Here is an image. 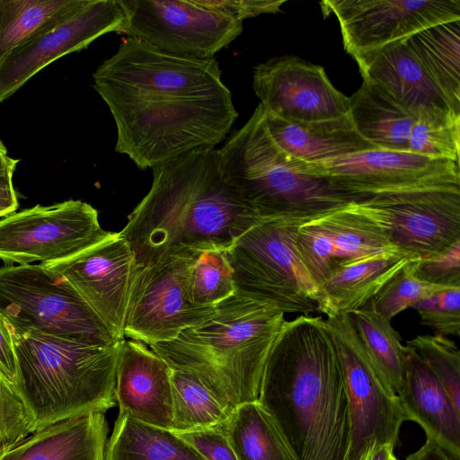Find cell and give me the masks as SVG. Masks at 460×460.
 Wrapping results in <instances>:
<instances>
[{
	"instance_id": "obj_12",
	"label": "cell",
	"mask_w": 460,
	"mask_h": 460,
	"mask_svg": "<svg viewBox=\"0 0 460 460\" xmlns=\"http://www.w3.org/2000/svg\"><path fill=\"white\" fill-rule=\"evenodd\" d=\"M324 321L341 365L349 409L347 460H359L374 442L395 447L400 428L408 420L397 395L374 370L349 314L340 312Z\"/></svg>"
},
{
	"instance_id": "obj_8",
	"label": "cell",
	"mask_w": 460,
	"mask_h": 460,
	"mask_svg": "<svg viewBox=\"0 0 460 460\" xmlns=\"http://www.w3.org/2000/svg\"><path fill=\"white\" fill-rule=\"evenodd\" d=\"M0 312L41 332L81 343L119 341L75 288L42 263L0 267Z\"/></svg>"
},
{
	"instance_id": "obj_22",
	"label": "cell",
	"mask_w": 460,
	"mask_h": 460,
	"mask_svg": "<svg viewBox=\"0 0 460 460\" xmlns=\"http://www.w3.org/2000/svg\"><path fill=\"white\" fill-rule=\"evenodd\" d=\"M265 122L271 137L284 152L310 164L377 149L356 131L349 115L294 122L265 112Z\"/></svg>"
},
{
	"instance_id": "obj_3",
	"label": "cell",
	"mask_w": 460,
	"mask_h": 460,
	"mask_svg": "<svg viewBox=\"0 0 460 460\" xmlns=\"http://www.w3.org/2000/svg\"><path fill=\"white\" fill-rule=\"evenodd\" d=\"M259 402L296 460H347L348 398L323 316L299 314L285 321L266 362Z\"/></svg>"
},
{
	"instance_id": "obj_5",
	"label": "cell",
	"mask_w": 460,
	"mask_h": 460,
	"mask_svg": "<svg viewBox=\"0 0 460 460\" xmlns=\"http://www.w3.org/2000/svg\"><path fill=\"white\" fill-rule=\"evenodd\" d=\"M14 348L19 392L37 430L116 404L119 342L81 343L32 329L0 312ZM36 430V431H37Z\"/></svg>"
},
{
	"instance_id": "obj_42",
	"label": "cell",
	"mask_w": 460,
	"mask_h": 460,
	"mask_svg": "<svg viewBox=\"0 0 460 460\" xmlns=\"http://www.w3.org/2000/svg\"><path fill=\"white\" fill-rule=\"evenodd\" d=\"M0 371L15 385L18 367L13 345L0 318Z\"/></svg>"
},
{
	"instance_id": "obj_34",
	"label": "cell",
	"mask_w": 460,
	"mask_h": 460,
	"mask_svg": "<svg viewBox=\"0 0 460 460\" xmlns=\"http://www.w3.org/2000/svg\"><path fill=\"white\" fill-rule=\"evenodd\" d=\"M405 345L425 362L460 411V351L457 345L441 334L417 335Z\"/></svg>"
},
{
	"instance_id": "obj_29",
	"label": "cell",
	"mask_w": 460,
	"mask_h": 460,
	"mask_svg": "<svg viewBox=\"0 0 460 460\" xmlns=\"http://www.w3.org/2000/svg\"><path fill=\"white\" fill-rule=\"evenodd\" d=\"M222 429L238 460H296L275 421L259 402L235 406Z\"/></svg>"
},
{
	"instance_id": "obj_35",
	"label": "cell",
	"mask_w": 460,
	"mask_h": 460,
	"mask_svg": "<svg viewBox=\"0 0 460 460\" xmlns=\"http://www.w3.org/2000/svg\"><path fill=\"white\" fill-rule=\"evenodd\" d=\"M190 293L192 302L200 306H215L235 293L224 252L207 251L199 254L190 271Z\"/></svg>"
},
{
	"instance_id": "obj_7",
	"label": "cell",
	"mask_w": 460,
	"mask_h": 460,
	"mask_svg": "<svg viewBox=\"0 0 460 460\" xmlns=\"http://www.w3.org/2000/svg\"><path fill=\"white\" fill-rule=\"evenodd\" d=\"M304 221L263 218L225 251L235 292L276 305L285 314L318 312L319 288L303 265L296 234Z\"/></svg>"
},
{
	"instance_id": "obj_40",
	"label": "cell",
	"mask_w": 460,
	"mask_h": 460,
	"mask_svg": "<svg viewBox=\"0 0 460 460\" xmlns=\"http://www.w3.org/2000/svg\"><path fill=\"white\" fill-rule=\"evenodd\" d=\"M176 434L194 447L205 460H238L222 426Z\"/></svg>"
},
{
	"instance_id": "obj_39",
	"label": "cell",
	"mask_w": 460,
	"mask_h": 460,
	"mask_svg": "<svg viewBox=\"0 0 460 460\" xmlns=\"http://www.w3.org/2000/svg\"><path fill=\"white\" fill-rule=\"evenodd\" d=\"M413 269L421 280L446 288H460V242L438 255L414 261Z\"/></svg>"
},
{
	"instance_id": "obj_44",
	"label": "cell",
	"mask_w": 460,
	"mask_h": 460,
	"mask_svg": "<svg viewBox=\"0 0 460 460\" xmlns=\"http://www.w3.org/2000/svg\"><path fill=\"white\" fill-rule=\"evenodd\" d=\"M406 460H460V456L452 454L436 441L427 438L422 447L408 456Z\"/></svg>"
},
{
	"instance_id": "obj_9",
	"label": "cell",
	"mask_w": 460,
	"mask_h": 460,
	"mask_svg": "<svg viewBox=\"0 0 460 460\" xmlns=\"http://www.w3.org/2000/svg\"><path fill=\"white\" fill-rule=\"evenodd\" d=\"M199 253L172 255L150 266L137 265L124 338L149 346L171 341L214 314L215 306H200L190 298V271Z\"/></svg>"
},
{
	"instance_id": "obj_47",
	"label": "cell",
	"mask_w": 460,
	"mask_h": 460,
	"mask_svg": "<svg viewBox=\"0 0 460 460\" xmlns=\"http://www.w3.org/2000/svg\"><path fill=\"white\" fill-rule=\"evenodd\" d=\"M0 155H7V149L0 139Z\"/></svg>"
},
{
	"instance_id": "obj_27",
	"label": "cell",
	"mask_w": 460,
	"mask_h": 460,
	"mask_svg": "<svg viewBox=\"0 0 460 460\" xmlns=\"http://www.w3.org/2000/svg\"><path fill=\"white\" fill-rule=\"evenodd\" d=\"M104 460H205L171 429L142 422L119 411L106 443Z\"/></svg>"
},
{
	"instance_id": "obj_43",
	"label": "cell",
	"mask_w": 460,
	"mask_h": 460,
	"mask_svg": "<svg viewBox=\"0 0 460 460\" xmlns=\"http://www.w3.org/2000/svg\"><path fill=\"white\" fill-rule=\"evenodd\" d=\"M16 165L0 170V217L13 213L18 208L17 193L13 177Z\"/></svg>"
},
{
	"instance_id": "obj_4",
	"label": "cell",
	"mask_w": 460,
	"mask_h": 460,
	"mask_svg": "<svg viewBox=\"0 0 460 460\" xmlns=\"http://www.w3.org/2000/svg\"><path fill=\"white\" fill-rule=\"evenodd\" d=\"M285 321L276 305L235 292L204 323L150 349L234 408L259 402L266 362Z\"/></svg>"
},
{
	"instance_id": "obj_10",
	"label": "cell",
	"mask_w": 460,
	"mask_h": 460,
	"mask_svg": "<svg viewBox=\"0 0 460 460\" xmlns=\"http://www.w3.org/2000/svg\"><path fill=\"white\" fill-rule=\"evenodd\" d=\"M128 38L168 55L206 59L243 31V22L208 8L199 0H119Z\"/></svg>"
},
{
	"instance_id": "obj_21",
	"label": "cell",
	"mask_w": 460,
	"mask_h": 460,
	"mask_svg": "<svg viewBox=\"0 0 460 460\" xmlns=\"http://www.w3.org/2000/svg\"><path fill=\"white\" fill-rule=\"evenodd\" d=\"M356 62L363 80L380 86L414 115L420 109H452L405 40L366 54Z\"/></svg>"
},
{
	"instance_id": "obj_16",
	"label": "cell",
	"mask_w": 460,
	"mask_h": 460,
	"mask_svg": "<svg viewBox=\"0 0 460 460\" xmlns=\"http://www.w3.org/2000/svg\"><path fill=\"white\" fill-rule=\"evenodd\" d=\"M362 203L398 252L411 260L434 257L460 242V189L386 194Z\"/></svg>"
},
{
	"instance_id": "obj_45",
	"label": "cell",
	"mask_w": 460,
	"mask_h": 460,
	"mask_svg": "<svg viewBox=\"0 0 460 460\" xmlns=\"http://www.w3.org/2000/svg\"><path fill=\"white\" fill-rule=\"evenodd\" d=\"M394 447L389 444L374 442L364 452L359 460H390Z\"/></svg>"
},
{
	"instance_id": "obj_20",
	"label": "cell",
	"mask_w": 460,
	"mask_h": 460,
	"mask_svg": "<svg viewBox=\"0 0 460 460\" xmlns=\"http://www.w3.org/2000/svg\"><path fill=\"white\" fill-rule=\"evenodd\" d=\"M403 363V380L396 395L408 420L417 422L427 438L460 456V411L429 367L407 345Z\"/></svg>"
},
{
	"instance_id": "obj_11",
	"label": "cell",
	"mask_w": 460,
	"mask_h": 460,
	"mask_svg": "<svg viewBox=\"0 0 460 460\" xmlns=\"http://www.w3.org/2000/svg\"><path fill=\"white\" fill-rule=\"evenodd\" d=\"M115 234L82 200L36 205L0 220V260L5 264L51 263L72 258Z\"/></svg>"
},
{
	"instance_id": "obj_18",
	"label": "cell",
	"mask_w": 460,
	"mask_h": 460,
	"mask_svg": "<svg viewBox=\"0 0 460 460\" xmlns=\"http://www.w3.org/2000/svg\"><path fill=\"white\" fill-rule=\"evenodd\" d=\"M42 264L75 288L117 340L125 339V317L137 262L119 233L72 258Z\"/></svg>"
},
{
	"instance_id": "obj_38",
	"label": "cell",
	"mask_w": 460,
	"mask_h": 460,
	"mask_svg": "<svg viewBox=\"0 0 460 460\" xmlns=\"http://www.w3.org/2000/svg\"><path fill=\"white\" fill-rule=\"evenodd\" d=\"M420 315L421 324L436 334H460V288L438 291L412 306Z\"/></svg>"
},
{
	"instance_id": "obj_23",
	"label": "cell",
	"mask_w": 460,
	"mask_h": 460,
	"mask_svg": "<svg viewBox=\"0 0 460 460\" xmlns=\"http://www.w3.org/2000/svg\"><path fill=\"white\" fill-rule=\"evenodd\" d=\"M107 434L104 413H88L33 432L0 460H104Z\"/></svg>"
},
{
	"instance_id": "obj_36",
	"label": "cell",
	"mask_w": 460,
	"mask_h": 460,
	"mask_svg": "<svg viewBox=\"0 0 460 460\" xmlns=\"http://www.w3.org/2000/svg\"><path fill=\"white\" fill-rule=\"evenodd\" d=\"M413 262L408 263L369 301L372 307L389 321L428 296L451 288L419 279L414 274Z\"/></svg>"
},
{
	"instance_id": "obj_13",
	"label": "cell",
	"mask_w": 460,
	"mask_h": 460,
	"mask_svg": "<svg viewBox=\"0 0 460 460\" xmlns=\"http://www.w3.org/2000/svg\"><path fill=\"white\" fill-rule=\"evenodd\" d=\"M310 168L353 197L356 203L393 193L460 189L459 162L410 151L371 149L310 164Z\"/></svg>"
},
{
	"instance_id": "obj_26",
	"label": "cell",
	"mask_w": 460,
	"mask_h": 460,
	"mask_svg": "<svg viewBox=\"0 0 460 460\" xmlns=\"http://www.w3.org/2000/svg\"><path fill=\"white\" fill-rule=\"evenodd\" d=\"M349 98V117L356 131L377 149L409 151L415 115L377 84L363 80Z\"/></svg>"
},
{
	"instance_id": "obj_19",
	"label": "cell",
	"mask_w": 460,
	"mask_h": 460,
	"mask_svg": "<svg viewBox=\"0 0 460 460\" xmlns=\"http://www.w3.org/2000/svg\"><path fill=\"white\" fill-rule=\"evenodd\" d=\"M115 399L119 411L142 422L171 429V367L145 343L126 339L119 341Z\"/></svg>"
},
{
	"instance_id": "obj_2",
	"label": "cell",
	"mask_w": 460,
	"mask_h": 460,
	"mask_svg": "<svg viewBox=\"0 0 460 460\" xmlns=\"http://www.w3.org/2000/svg\"><path fill=\"white\" fill-rule=\"evenodd\" d=\"M152 170L149 191L119 232L137 266L188 252H225L261 219L224 177L215 147Z\"/></svg>"
},
{
	"instance_id": "obj_32",
	"label": "cell",
	"mask_w": 460,
	"mask_h": 460,
	"mask_svg": "<svg viewBox=\"0 0 460 460\" xmlns=\"http://www.w3.org/2000/svg\"><path fill=\"white\" fill-rule=\"evenodd\" d=\"M409 151L459 162L460 112L438 108L418 111L409 137Z\"/></svg>"
},
{
	"instance_id": "obj_30",
	"label": "cell",
	"mask_w": 460,
	"mask_h": 460,
	"mask_svg": "<svg viewBox=\"0 0 460 460\" xmlns=\"http://www.w3.org/2000/svg\"><path fill=\"white\" fill-rule=\"evenodd\" d=\"M349 314L374 370L396 394L404 374V345L399 332L392 326L391 321L372 307L370 302Z\"/></svg>"
},
{
	"instance_id": "obj_14",
	"label": "cell",
	"mask_w": 460,
	"mask_h": 460,
	"mask_svg": "<svg viewBox=\"0 0 460 460\" xmlns=\"http://www.w3.org/2000/svg\"><path fill=\"white\" fill-rule=\"evenodd\" d=\"M125 13L119 0H74L45 27L0 61V102L53 61L119 32Z\"/></svg>"
},
{
	"instance_id": "obj_46",
	"label": "cell",
	"mask_w": 460,
	"mask_h": 460,
	"mask_svg": "<svg viewBox=\"0 0 460 460\" xmlns=\"http://www.w3.org/2000/svg\"><path fill=\"white\" fill-rule=\"evenodd\" d=\"M19 160L9 157L8 155H0V170L12 165H17Z\"/></svg>"
},
{
	"instance_id": "obj_31",
	"label": "cell",
	"mask_w": 460,
	"mask_h": 460,
	"mask_svg": "<svg viewBox=\"0 0 460 460\" xmlns=\"http://www.w3.org/2000/svg\"><path fill=\"white\" fill-rule=\"evenodd\" d=\"M171 384L173 432L223 426L234 409L191 374L171 368Z\"/></svg>"
},
{
	"instance_id": "obj_17",
	"label": "cell",
	"mask_w": 460,
	"mask_h": 460,
	"mask_svg": "<svg viewBox=\"0 0 460 460\" xmlns=\"http://www.w3.org/2000/svg\"><path fill=\"white\" fill-rule=\"evenodd\" d=\"M252 85L265 112L285 120L314 122L349 113V98L333 86L324 68L296 56L256 66Z\"/></svg>"
},
{
	"instance_id": "obj_48",
	"label": "cell",
	"mask_w": 460,
	"mask_h": 460,
	"mask_svg": "<svg viewBox=\"0 0 460 460\" xmlns=\"http://www.w3.org/2000/svg\"><path fill=\"white\" fill-rule=\"evenodd\" d=\"M390 460H397V458L395 457V456H394V455H393V456H391Z\"/></svg>"
},
{
	"instance_id": "obj_1",
	"label": "cell",
	"mask_w": 460,
	"mask_h": 460,
	"mask_svg": "<svg viewBox=\"0 0 460 460\" xmlns=\"http://www.w3.org/2000/svg\"><path fill=\"white\" fill-rule=\"evenodd\" d=\"M93 79L115 121V151L141 170L215 147L238 117L215 58L175 57L128 37Z\"/></svg>"
},
{
	"instance_id": "obj_28",
	"label": "cell",
	"mask_w": 460,
	"mask_h": 460,
	"mask_svg": "<svg viewBox=\"0 0 460 460\" xmlns=\"http://www.w3.org/2000/svg\"><path fill=\"white\" fill-rule=\"evenodd\" d=\"M405 41L451 108L460 112V20L430 26Z\"/></svg>"
},
{
	"instance_id": "obj_33",
	"label": "cell",
	"mask_w": 460,
	"mask_h": 460,
	"mask_svg": "<svg viewBox=\"0 0 460 460\" xmlns=\"http://www.w3.org/2000/svg\"><path fill=\"white\" fill-rule=\"evenodd\" d=\"M74 0H0V61Z\"/></svg>"
},
{
	"instance_id": "obj_24",
	"label": "cell",
	"mask_w": 460,
	"mask_h": 460,
	"mask_svg": "<svg viewBox=\"0 0 460 460\" xmlns=\"http://www.w3.org/2000/svg\"><path fill=\"white\" fill-rule=\"evenodd\" d=\"M411 261L387 253L337 267L320 288L318 312L327 317L364 307Z\"/></svg>"
},
{
	"instance_id": "obj_37",
	"label": "cell",
	"mask_w": 460,
	"mask_h": 460,
	"mask_svg": "<svg viewBox=\"0 0 460 460\" xmlns=\"http://www.w3.org/2000/svg\"><path fill=\"white\" fill-rule=\"evenodd\" d=\"M36 430L33 414L17 386L0 371V454Z\"/></svg>"
},
{
	"instance_id": "obj_6",
	"label": "cell",
	"mask_w": 460,
	"mask_h": 460,
	"mask_svg": "<svg viewBox=\"0 0 460 460\" xmlns=\"http://www.w3.org/2000/svg\"><path fill=\"white\" fill-rule=\"evenodd\" d=\"M218 157L226 180L261 219L305 222L356 202L275 143L261 103L218 149Z\"/></svg>"
},
{
	"instance_id": "obj_25",
	"label": "cell",
	"mask_w": 460,
	"mask_h": 460,
	"mask_svg": "<svg viewBox=\"0 0 460 460\" xmlns=\"http://www.w3.org/2000/svg\"><path fill=\"white\" fill-rule=\"evenodd\" d=\"M318 219L329 238L335 269L383 254L401 253L365 203H350Z\"/></svg>"
},
{
	"instance_id": "obj_15",
	"label": "cell",
	"mask_w": 460,
	"mask_h": 460,
	"mask_svg": "<svg viewBox=\"0 0 460 460\" xmlns=\"http://www.w3.org/2000/svg\"><path fill=\"white\" fill-rule=\"evenodd\" d=\"M355 60L430 26L460 20V0H323Z\"/></svg>"
},
{
	"instance_id": "obj_41",
	"label": "cell",
	"mask_w": 460,
	"mask_h": 460,
	"mask_svg": "<svg viewBox=\"0 0 460 460\" xmlns=\"http://www.w3.org/2000/svg\"><path fill=\"white\" fill-rule=\"evenodd\" d=\"M204 6L243 22L263 13H277L285 0H199Z\"/></svg>"
}]
</instances>
